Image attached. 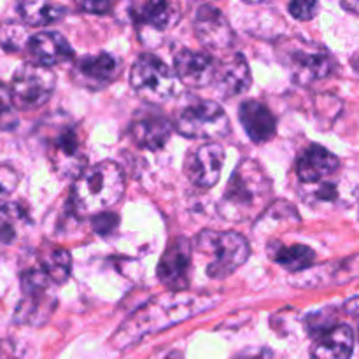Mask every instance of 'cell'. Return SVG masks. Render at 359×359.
<instances>
[{
  "label": "cell",
  "instance_id": "6da1fadb",
  "mask_svg": "<svg viewBox=\"0 0 359 359\" xmlns=\"http://www.w3.org/2000/svg\"><path fill=\"white\" fill-rule=\"evenodd\" d=\"M216 302L207 294H186L182 291L154 298L119 326L111 340L112 347L128 349L151 333L170 328L193 316L209 311Z\"/></svg>",
  "mask_w": 359,
  "mask_h": 359
},
{
  "label": "cell",
  "instance_id": "7a4b0ae2",
  "mask_svg": "<svg viewBox=\"0 0 359 359\" xmlns=\"http://www.w3.org/2000/svg\"><path fill=\"white\" fill-rule=\"evenodd\" d=\"M272 181L255 160H242L228 181L219 202V214L228 221L255 219L269 209Z\"/></svg>",
  "mask_w": 359,
  "mask_h": 359
},
{
  "label": "cell",
  "instance_id": "3957f363",
  "mask_svg": "<svg viewBox=\"0 0 359 359\" xmlns=\"http://www.w3.org/2000/svg\"><path fill=\"white\" fill-rule=\"evenodd\" d=\"M125 193V175L114 161H100L86 168L76 179L70 193V209L77 216H98L109 212Z\"/></svg>",
  "mask_w": 359,
  "mask_h": 359
},
{
  "label": "cell",
  "instance_id": "277c9868",
  "mask_svg": "<svg viewBox=\"0 0 359 359\" xmlns=\"http://www.w3.org/2000/svg\"><path fill=\"white\" fill-rule=\"evenodd\" d=\"M195 249L205 258V272L212 279L230 277L251 255L248 241L235 231H200L195 238Z\"/></svg>",
  "mask_w": 359,
  "mask_h": 359
},
{
  "label": "cell",
  "instance_id": "5b68a950",
  "mask_svg": "<svg viewBox=\"0 0 359 359\" xmlns=\"http://www.w3.org/2000/svg\"><path fill=\"white\" fill-rule=\"evenodd\" d=\"M133 91L151 104H163L179 91V79L170 67L153 55H142L130 70Z\"/></svg>",
  "mask_w": 359,
  "mask_h": 359
},
{
  "label": "cell",
  "instance_id": "8992f818",
  "mask_svg": "<svg viewBox=\"0 0 359 359\" xmlns=\"http://www.w3.org/2000/svg\"><path fill=\"white\" fill-rule=\"evenodd\" d=\"M175 128L189 139L217 140L230 133V119L219 104L198 100L179 112Z\"/></svg>",
  "mask_w": 359,
  "mask_h": 359
},
{
  "label": "cell",
  "instance_id": "52a82bcc",
  "mask_svg": "<svg viewBox=\"0 0 359 359\" xmlns=\"http://www.w3.org/2000/svg\"><path fill=\"white\" fill-rule=\"evenodd\" d=\"M56 86V76L48 67L25 63L14 74L11 93L14 107L20 111H35L51 98Z\"/></svg>",
  "mask_w": 359,
  "mask_h": 359
},
{
  "label": "cell",
  "instance_id": "ba28073f",
  "mask_svg": "<svg viewBox=\"0 0 359 359\" xmlns=\"http://www.w3.org/2000/svg\"><path fill=\"white\" fill-rule=\"evenodd\" d=\"M48 146L53 167L60 175L77 179L86 170V154L77 126H56L53 135L49 137Z\"/></svg>",
  "mask_w": 359,
  "mask_h": 359
},
{
  "label": "cell",
  "instance_id": "9c48e42d",
  "mask_svg": "<svg viewBox=\"0 0 359 359\" xmlns=\"http://www.w3.org/2000/svg\"><path fill=\"white\" fill-rule=\"evenodd\" d=\"M189 272H191V244L188 238L177 237L167 245L158 263V279L172 293H181L189 286Z\"/></svg>",
  "mask_w": 359,
  "mask_h": 359
},
{
  "label": "cell",
  "instance_id": "30bf717a",
  "mask_svg": "<svg viewBox=\"0 0 359 359\" xmlns=\"http://www.w3.org/2000/svg\"><path fill=\"white\" fill-rule=\"evenodd\" d=\"M195 34L203 48L214 53H223L233 46L235 34L228 18L217 7L205 6L196 11Z\"/></svg>",
  "mask_w": 359,
  "mask_h": 359
},
{
  "label": "cell",
  "instance_id": "8fae6325",
  "mask_svg": "<svg viewBox=\"0 0 359 359\" xmlns=\"http://www.w3.org/2000/svg\"><path fill=\"white\" fill-rule=\"evenodd\" d=\"M226 154L217 142H207L188 154L184 172L189 181L200 188H212L221 177Z\"/></svg>",
  "mask_w": 359,
  "mask_h": 359
},
{
  "label": "cell",
  "instance_id": "7c38bea8",
  "mask_svg": "<svg viewBox=\"0 0 359 359\" xmlns=\"http://www.w3.org/2000/svg\"><path fill=\"white\" fill-rule=\"evenodd\" d=\"M291 76L300 86H311L337 72V60L321 48L297 49L290 55Z\"/></svg>",
  "mask_w": 359,
  "mask_h": 359
},
{
  "label": "cell",
  "instance_id": "4fadbf2b",
  "mask_svg": "<svg viewBox=\"0 0 359 359\" xmlns=\"http://www.w3.org/2000/svg\"><path fill=\"white\" fill-rule=\"evenodd\" d=\"M174 65L179 83L189 88H205L216 81L217 63L214 62L212 56L203 53L182 49L175 56Z\"/></svg>",
  "mask_w": 359,
  "mask_h": 359
},
{
  "label": "cell",
  "instance_id": "5bb4252c",
  "mask_svg": "<svg viewBox=\"0 0 359 359\" xmlns=\"http://www.w3.org/2000/svg\"><path fill=\"white\" fill-rule=\"evenodd\" d=\"M130 135L137 146L158 151L170 139L172 123L161 112L137 111L135 118L130 125Z\"/></svg>",
  "mask_w": 359,
  "mask_h": 359
},
{
  "label": "cell",
  "instance_id": "9a60e30c",
  "mask_svg": "<svg viewBox=\"0 0 359 359\" xmlns=\"http://www.w3.org/2000/svg\"><path fill=\"white\" fill-rule=\"evenodd\" d=\"M340 168V160L319 144H311L297 160V175L304 184H319Z\"/></svg>",
  "mask_w": 359,
  "mask_h": 359
},
{
  "label": "cell",
  "instance_id": "2e32d148",
  "mask_svg": "<svg viewBox=\"0 0 359 359\" xmlns=\"http://www.w3.org/2000/svg\"><path fill=\"white\" fill-rule=\"evenodd\" d=\"M28 53L34 58V63L42 67L60 65L74 56L72 48L58 32H39L28 41Z\"/></svg>",
  "mask_w": 359,
  "mask_h": 359
},
{
  "label": "cell",
  "instance_id": "e0dca14e",
  "mask_svg": "<svg viewBox=\"0 0 359 359\" xmlns=\"http://www.w3.org/2000/svg\"><path fill=\"white\" fill-rule=\"evenodd\" d=\"M119 65L116 58L109 53H100L95 56H84L76 63L74 76L79 81L81 86L104 88L111 84L118 77Z\"/></svg>",
  "mask_w": 359,
  "mask_h": 359
},
{
  "label": "cell",
  "instance_id": "ac0fdd59",
  "mask_svg": "<svg viewBox=\"0 0 359 359\" xmlns=\"http://www.w3.org/2000/svg\"><path fill=\"white\" fill-rule=\"evenodd\" d=\"M242 126L249 139L256 144L269 142L277 132V123L270 109L258 100H245L238 111Z\"/></svg>",
  "mask_w": 359,
  "mask_h": 359
},
{
  "label": "cell",
  "instance_id": "d6986e66",
  "mask_svg": "<svg viewBox=\"0 0 359 359\" xmlns=\"http://www.w3.org/2000/svg\"><path fill=\"white\" fill-rule=\"evenodd\" d=\"M214 83L224 97H237L245 93L251 88L252 76L244 56L233 55L230 60H224L221 65H217V76Z\"/></svg>",
  "mask_w": 359,
  "mask_h": 359
},
{
  "label": "cell",
  "instance_id": "ffe728a7",
  "mask_svg": "<svg viewBox=\"0 0 359 359\" xmlns=\"http://www.w3.org/2000/svg\"><path fill=\"white\" fill-rule=\"evenodd\" d=\"M354 351V332L347 325H335L318 337L312 346L314 359H351Z\"/></svg>",
  "mask_w": 359,
  "mask_h": 359
},
{
  "label": "cell",
  "instance_id": "44dd1931",
  "mask_svg": "<svg viewBox=\"0 0 359 359\" xmlns=\"http://www.w3.org/2000/svg\"><path fill=\"white\" fill-rule=\"evenodd\" d=\"M137 27L149 30H168L177 21V11L167 2H135L130 7Z\"/></svg>",
  "mask_w": 359,
  "mask_h": 359
},
{
  "label": "cell",
  "instance_id": "7402d4cb",
  "mask_svg": "<svg viewBox=\"0 0 359 359\" xmlns=\"http://www.w3.org/2000/svg\"><path fill=\"white\" fill-rule=\"evenodd\" d=\"M55 307L56 300L49 297L48 293L23 297V300L18 305L16 312H14V321L20 323V325L41 326L51 318Z\"/></svg>",
  "mask_w": 359,
  "mask_h": 359
},
{
  "label": "cell",
  "instance_id": "603a6c76",
  "mask_svg": "<svg viewBox=\"0 0 359 359\" xmlns=\"http://www.w3.org/2000/svg\"><path fill=\"white\" fill-rule=\"evenodd\" d=\"M30 224L27 209L18 202L0 205V244H13L21 231Z\"/></svg>",
  "mask_w": 359,
  "mask_h": 359
},
{
  "label": "cell",
  "instance_id": "cb8c5ba5",
  "mask_svg": "<svg viewBox=\"0 0 359 359\" xmlns=\"http://www.w3.org/2000/svg\"><path fill=\"white\" fill-rule=\"evenodd\" d=\"M21 20L30 27H48L63 20L67 9L55 2H21L18 6Z\"/></svg>",
  "mask_w": 359,
  "mask_h": 359
},
{
  "label": "cell",
  "instance_id": "d4e9b609",
  "mask_svg": "<svg viewBox=\"0 0 359 359\" xmlns=\"http://www.w3.org/2000/svg\"><path fill=\"white\" fill-rule=\"evenodd\" d=\"M316 259V252L311 248L304 244H293L287 248H279L276 255V262L280 266L293 272H304L311 269V265Z\"/></svg>",
  "mask_w": 359,
  "mask_h": 359
},
{
  "label": "cell",
  "instance_id": "484cf974",
  "mask_svg": "<svg viewBox=\"0 0 359 359\" xmlns=\"http://www.w3.org/2000/svg\"><path fill=\"white\" fill-rule=\"evenodd\" d=\"M42 270L48 273V277L51 279V283L55 284H63L69 279L70 272H72V256L65 249H53L51 252H48L44 259L41 263Z\"/></svg>",
  "mask_w": 359,
  "mask_h": 359
},
{
  "label": "cell",
  "instance_id": "4316f807",
  "mask_svg": "<svg viewBox=\"0 0 359 359\" xmlns=\"http://www.w3.org/2000/svg\"><path fill=\"white\" fill-rule=\"evenodd\" d=\"M27 28L16 21H4L0 23V48L9 53H18L28 48Z\"/></svg>",
  "mask_w": 359,
  "mask_h": 359
},
{
  "label": "cell",
  "instance_id": "83f0119b",
  "mask_svg": "<svg viewBox=\"0 0 359 359\" xmlns=\"http://www.w3.org/2000/svg\"><path fill=\"white\" fill-rule=\"evenodd\" d=\"M20 184V174L11 165H0V200L16 191Z\"/></svg>",
  "mask_w": 359,
  "mask_h": 359
},
{
  "label": "cell",
  "instance_id": "f1b7e54d",
  "mask_svg": "<svg viewBox=\"0 0 359 359\" xmlns=\"http://www.w3.org/2000/svg\"><path fill=\"white\" fill-rule=\"evenodd\" d=\"M118 226V216L112 212L98 214L93 217V230L100 235H109Z\"/></svg>",
  "mask_w": 359,
  "mask_h": 359
},
{
  "label": "cell",
  "instance_id": "f546056e",
  "mask_svg": "<svg viewBox=\"0 0 359 359\" xmlns=\"http://www.w3.org/2000/svg\"><path fill=\"white\" fill-rule=\"evenodd\" d=\"M316 11H318V4L316 2H291L290 4V13L293 14V18L300 21L312 20L316 16Z\"/></svg>",
  "mask_w": 359,
  "mask_h": 359
},
{
  "label": "cell",
  "instance_id": "4dcf8cb0",
  "mask_svg": "<svg viewBox=\"0 0 359 359\" xmlns=\"http://www.w3.org/2000/svg\"><path fill=\"white\" fill-rule=\"evenodd\" d=\"M14 102H13V93H11V88H7L6 84L0 83V121L6 119L7 116L13 114Z\"/></svg>",
  "mask_w": 359,
  "mask_h": 359
},
{
  "label": "cell",
  "instance_id": "1f68e13d",
  "mask_svg": "<svg viewBox=\"0 0 359 359\" xmlns=\"http://www.w3.org/2000/svg\"><path fill=\"white\" fill-rule=\"evenodd\" d=\"M79 7L83 11H88L91 14H107L112 9V4L109 2H97V0H91V2H83L79 4Z\"/></svg>",
  "mask_w": 359,
  "mask_h": 359
},
{
  "label": "cell",
  "instance_id": "d6a6232c",
  "mask_svg": "<svg viewBox=\"0 0 359 359\" xmlns=\"http://www.w3.org/2000/svg\"><path fill=\"white\" fill-rule=\"evenodd\" d=\"M344 311H346L351 318L359 319V297H354V298H351L349 302H346V305H344Z\"/></svg>",
  "mask_w": 359,
  "mask_h": 359
},
{
  "label": "cell",
  "instance_id": "836d02e7",
  "mask_svg": "<svg viewBox=\"0 0 359 359\" xmlns=\"http://www.w3.org/2000/svg\"><path fill=\"white\" fill-rule=\"evenodd\" d=\"M342 7H344V9L351 11V13L358 14V16H359V0H358V2H342Z\"/></svg>",
  "mask_w": 359,
  "mask_h": 359
},
{
  "label": "cell",
  "instance_id": "e575fe53",
  "mask_svg": "<svg viewBox=\"0 0 359 359\" xmlns=\"http://www.w3.org/2000/svg\"><path fill=\"white\" fill-rule=\"evenodd\" d=\"M163 359H184V358H182V354L177 353V351H172V353H168Z\"/></svg>",
  "mask_w": 359,
  "mask_h": 359
},
{
  "label": "cell",
  "instance_id": "d590c367",
  "mask_svg": "<svg viewBox=\"0 0 359 359\" xmlns=\"http://www.w3.org/2000/svg\"><path fill=\"white\" fill-rule=\"evenodd\" d=\"M353 67H354V70H356V74L359 76V55L353 60Z\"/></svg>",
  "mask_w": 359,
  "mask_h": 359
},
{
  "label": "cell",
  "instance_id": "8d00e7d4",
  "mask_svg": "<svg viewBox=\"0 0 359 359\" xmlns=\"http://www.w3.org/2000/svg\"><path fill=\"white\" fill-rule=\"evenodd\" d=\"M235 359H258V358H252V356H241V358H235Z\"/></svg>",
  "mask_w": 359,
  "mask_h": 359
},
{
  "label": "cell",
  "instance_id": "74e56055",
  "mask_svg": "<svg viewBox=\"0 0 359 359\" xmlns=\"http://www.w3.org/2000/svg\"><path fill=\"white\" fill-rule=\"evenodd\" d=\"M358 340H359V330H358Z\"/></svg>",
  "mask_w": 359,
  "mask_h": 359
}]
</instances>
